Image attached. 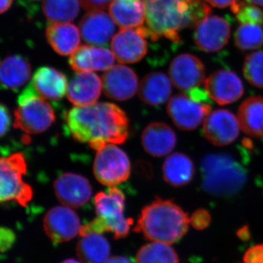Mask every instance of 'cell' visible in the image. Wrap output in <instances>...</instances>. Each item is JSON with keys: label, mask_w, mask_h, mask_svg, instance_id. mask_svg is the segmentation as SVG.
<instances>
[{"label": "cell", "mask_w": 263, "mask_h": 263, "mask_svg": "<svg viewBox=\"0 0 263 263\" xmlns=\"http://www.w3.org/2000/svg\"><path fill=\"white\" fill-rule=\"evenodd\" d=\"M200 167L202 188L214 196H234L247 182L246 169L233 156L228 154L205 155Z\"/></svg>", "instance_id": "277c9868"}, {"label": "cell", "mask_w": 263, "mask_h": 263, "mask_svg": "<svg viewBox=\"0 0 263 263\" xmlns=\"http://www.w3.org/2000/svg\"><path fill=\"white\" fill-rule=\"evenodd\" d=\"M79 0H43V14L51 23L72 22L80 10Z\"/></svg>", "instance_id": "f546056e"}, {"label": "cell", "mask_w": 263, "mask_h": 263, "mask_svg": "<svg viewBox=\"0 0 263 263\" xmlns=\"http://www.w3.org/2000/svg\"><path fill=\"white\" fill-rule=\"evenodd\" d=\"M15 235L8 228H1V251L5 252L12 247L15 241Z\"/></svg>", "instance_id": "ab89813d"}, {"label": "cell", "mask_w": 263, "mask_h": 263, "mask_svg": "<svg viewBox=\"0 0 263 263\" xmlns=\"http://www.w3.org/2000/svg\"><path fill=\"white\" fill-rule=\"evenodd\" d=\"M27 162L22 153H14L3 157L0 162V200L13 201L26 207L33 197L30 185L24 182Z\"/></svg>", "instance_id": "8992f818"}, {"label": "cell", "mask_w": 263, "mask_h": 263, "mask_svg": "<svg viewBox=\"0 0 263 263\" xmlns=\"http://www.w3.org/2000/svg\"><path fill=\"white\" fill-rule=\"evenodd\" d=\"M14 111V127L29 135L41 134L55 122L56 116L51 105L38 96L31 83L18 98Z\"/></svg>", "instance_id": "5b68a950"}, {"label": "cell", "mask_w": 263, "mask_h": 263, "mask_svg": "<svg viewBox=\"0 0 263 263\" xmlns=\"http://www.w3.org/2000/svg\"><path fill=\"white\" fill-rule=\"evenodd\" d=\"M237 117L243 133L253 138H262V97H250L245 100L240 104Z\"/></svg>", "instance_id": "83f0119b"}, {"label": "cell", "mask_w": 263, "mask_h": 263, "mask_svg": "<svg viewBox=\"0 0 263 263\" xmlns=\"http://www.w3.org/2000/svg\"><path fill=\"white\" fill-rule=\"evenodd\" d=\"M28 1H37V0H28Z\"/></svg>", "instance_id": "bcb514c9"}, {"label": "cell", "mask_w": 263, "mask_h": 263, "mask_svg": "<svg viewBox=\"0 0 263 263\" xmlns=\"http://www.w3.org/2000/svg\"><path fill=\"white\" fill-rule=\"evenodd\" d=\"M30 83L38 96L46 100H61L69 84L65 74L51 67L38 68Z\"/></svg>", "instance_id": "7402d4cb"}, {"label": "cell", "mask_w": 263, "mask_h": 263, "mask_svg": "<svg viewBox=\"0 0 263 263\" xmlns=\"http://www.w3.org/2000/svg\"><path fill=\"white\" fill-rule=\"evenodd\" d=\"M235 44L240 51L257 49L263 43V30L257 24H241L234 36Z\"/></svg>", "instance_id": "1f68e13d"}, {"label": "cell", "mask_w": 263, "mask_h": 263, "mask_svg": "<svg viewBox=\"0 0 263 263\" xmlns=\"http://www.w3.org/2000/svg\"><path fill=\"white\" fill-rule=\"evenodd\" d=\"M105 232H109V228L106 223L97 216L96 219L90 221L85 226H81L80 235L90 234V233H97V234H103Z\"/></svg>", "instance_id": "d590c367"}, {"label": "cell", "mask_w": 263, "mask_h": 263, "mask_svg": "<svg viewBox=\"0 0 263 263\" xmlns=\"http://www.w3.org/2000/svg\"><path fill=\"white\" fill-rule=\"evenodd\" d=\"M238 117L230 110L218 109L205 118L202 132L208 141L216 146H226L234 142L239 135Z\"/></svg>", "instance_id": "8fae6325"}, {"label": "cell", "mask_w": 263, "mask_h": 263, "mask_svg": "<svg viewBox=\"0 0 263 263\" xmlns=\"http://www.w3.org/2000/svg\"><path fill=\"white\" fill-rule=\"evenodd\" d=\"M136 263H179V259L170 245L152 242L139 249L136 255Z\"/></svg>", "instance_id": "4dcf8cb0"}, {"label": "cell", "mask_w": 263, "mask_h": 263, "mask_svg": "<svg viewBox=\"0 0 263 263\" xmlns=\"http://www.w3.org/2000/svg\"><path fill=\"white\" fill-rule=\"evenodd\" d=\"M105 263H132L127 257L123 256H115L110 257Z\"/></svg>", "instance_id": "b9f144b4"}, {"label": "cell", "mask_w": 263, "mask_h": 263, "mask_svg": "<svg viewBox=\"0 0 263 263\" xmlns=\"http://www.w3.org/2000/svg\"><path fill=\"white\" fill-rule=\"evenodd\" d=\"M79 26L85 42L98 46H107L116 31L113 18L103 10L86 13Z\"/></svg>", "instance_id": "d6986e66"}, {"label": "cell", "mask_w": 263, "mask_h": 263, "mask_svg": "<svg viewBox=\"0 0 263 263\" xmlns=\"http://www.w3.org/2000/svg\"><path fill=\"white\" fill-rule=\"evenodd\" d=\"M148 37L146 26L136 29H122L112 38V52L119 63L133 64L146 56Z\"/></svg>", "instance_id": "30bf717a"}, {"label": "cell", "mask_w": 263, "mask_h": 263, "mask_svg": "<svg viewBox=\"0 0 263 263\" xmlns=\"http://www.w3.org/2000/svg\"><path fill=\"white\" fill-rule=\"evenodd\" d=\"M65 121L74 139L89 143L95 151L108 143L122 144L128 138L127 116L114 103H97L89 106L74 107L65 114Z\"/></svg>", "instance_id": "6da1fadb"}, {"label": "cell", "mask_w": 263, "mask_h": 263, "mask_svg": "<svg viewBox=\"0 0 263 263\" xmlns=\"http://www.w3.org/2000/svg\"><path fill=\"white\" fill-rule=\"evenodd\" d=\"M109 12L115 23L122 29L143 27L146 19L143 0H113Z\"/></svg>", "instance_id": "d4e9b609"}, {"label": "cell", "mask_w": 263, "mask_h": 263, "mask_svg": "<svg viewBox=\"0 0 263 263\" xmlns=\"http://www.w3.org/2000/svg\"><path fill=\"white\" fill-rule=\"evenodd\" d=\"M211 214L205 209H198L193 213L190 217V224L195 229L202 230L205 229L211 223Z\"/></svg>", "instance_id": "e575fe53"}, {"label": "cell", "mask_w": 263, "mask_h": 263, "mask_svg": "<svg viewBox=\"0 0 263 263\" xmlns=\"http://www.w3.org/2000/svg\"><path fill=\"white\" fill-rule=\"evenodd\" d=\"M93 172L96 179L104 186H117L130 176V161L117 144L108 143L97 151Z\"/></svg>", "instance_id": "52a82bcc"}, {"label": "cell", "mask_w": 263, "mask_h": 263, "mask_svg": "<svg viewBox=\"0 0 263 263\" xmlns=\"http://www.w3.org/2000/svg\"><path fill=\"white\" fill-rule=\"evenodd\" d=\"M243 263H263V245L253 246L247 249Z\"/></svg>", "instance_id": "8d00e7d4"}, {"label": "cell", "mask_w": 263, "mask_h": 263, "mask_svg": "<svg viewBox=\"0 0 263 263\" xmlns=\"http://www.w3.org/2000/svg\"><path fill=\"white\" fill-rule=\"evenodd\" d=\"M53 190L59 201L71 209L82 207L92 195L89 180L73 173L60 175L53 182Z\"/></svg>", "instance_id": "9a60e30c"}, {"label": "cell", "mask_w": 263, "mask_h": 263, "mask_svg": "<svg viewBox=\"0 0 263 263\" xmlns=\"http://www.w3.org/2000/svg\"><path fill=\"white\" fill-rule=\"evenodd\" d=\"M230 24L218 15H209L195 27L194 41L199 49L214 53L226 46L230 39Z\"/></svg>", "instance_id": "5bb4252c"}, {"label": "cell", "mask_w": 263, "mask_h": 263, "mask_svg": "<svg viewBox=\"0 0 263 263\" xmlns=\"http://www.w3.org/2000/svg\"><path fill=\"white\" fill-rule=\"evenodd\" d=\"M204 85L209 97L220 105L236 102L245 92L240 78L229 70L215 71L205 79Z\"/></svg>", "instance_id": "e0dca14e"}, {"label": "cell", "mask_w": 263, "mask_h": 263, "mask_svg": "<svg viewBox=\"0 0 263 263\" xmlns=\"http://www.w3.org/2000/svg\"><path fill=\"white\" fill-rule=\"evenodd\" d=\"M0 113H1V137L5 136L9 131L10 125H11V117L8 108L4 105L1 104L0 105Z\"/></svg>", "instance_id": "f35d334b"}, {"label": "cell", "mask_w": 263, "mask_h": 263, "mask_svg": "<svg viewBox=\"0 0 263 263\" xmlns=\"http://www.w3.org/2000/svg\"><path fill=\"white\" fill-rule=\"evenodd\" d=\"M172 81L162 72L147 74L139 84L138 95L143 103L160 106L168 101L172 94Z\"/></svg>", "instance_id": "603a6c76"}, {"label": "cell", "mask_w": 263, "mask_h": 263, "mask_svg": "<svg viewBox=\"0 0 263 263\" xmlns=\"http://www.w3.org/2000/svg\"><path fill=\"white\" fill-rule=\"evenodd\" d=\"M32 68L27 59L20 55L7 57L0 65V81L3 89L16 91L31 79Z\"/></svg>", "instance_id": "cb8c5ba5"}, {"label": "cell", "mask_w": 263, "mask_h": 263, "mask_svg": "<svg viewBox=\"0 0 263 263\" xmlns=\"http://www.w3.org/2000/svg\"><path fill=\"white\" fill-rule=\"evenodd\" d=\"M62 263H81L79 262V261L76 260V259H66V260L63 261Z\"/></svg>", "instance_id": "f6af8a7d"}, {"label": "cell", "mask_w": 263, "mask_h": 263, "mask_svg": "<svg viewBox=\"0 0 263 263\" xmlns=\"http://www.w3.org/2000/svg\"><path fill=\"white\" fill-rule=\"evenodd\" d=\"M190 217L172 200L156 199L142 209L134 231L153 242L172 245L187 233Z\"/></svg>", "instance_id": "3957f363"}, {"label": "cell", "mask_w": 263, "mask_h": 263, "mask_svg": "<svg viewBox=\"0 0 263 263\" xmlns=\"http://www.w3.org/2000/svg\"><path fill=\"white\" fill-rule=\"evenodd\" d=\"M113 0H80L83 8L89 11L103 10L110 6Z\"/></svg>", "instance_id": "74e56055"}, {"label": "cell", "mask_w": 263, "mask_h": 263, "mask_svg": "<svg viewBox=\"0 0 263 263\" xmlns=\"http://www.w3.org/2000/svg\"><path fill=\"white\" fill-rule=\"evenodd\" d=\"M162 174L166 183L174 187H181L193 179L195 175V164L185 154H171L164 161Z\"/></svg>", "instance_id": "4316f807"}, {"label": "cell", "mask_w": 263, "mask_h": 263, "mask_svg": "<svg viewBox=\"0 0 263 263\" xmlns=\"http://www.w3.org/2000/svg\"><path fill=\"white\" fill-rule=\"evenodd\" d=\"M209 5L219 8H226L232 7L240 0H205Z\"/></svg>", "instance_id": "60d3db41"}, {"label": "cell", "mask_w": 263, "mask_h": 263, "mask_svg": "<svg viewBox=\"0 0 263 263\" xmlns=\"http://www.w3.org/2000/svg\"><path fill=\"white\" fill-rule=\"evenodd\" d=\"M12 3H13V0H1V4H0V6H1V9H0L1 13H4L5 12L9 9L10 6H11Z\"/></svg>", "instance_id": "7bdbcfd3"}, {"label": "cell", "mask_w": 263, "mask_h": 263, "mask_svg": "<svg viewBox=\"0 0 263 263\" xmlns=\"http://www.w3.org/2000/svg\"><path fill=\"white\" fill-rule=\"evenodd\" d=\"M116 57L107 48L84 45L71 54L69 64L76 72L107 71L114 67Z\"/></svg>", "instance_id": "ffe728a7"}, {"label": "cell", "mask_w": 263, "mask_h": 263, "mask_svg": "<svg viewBox=\"0 0 263 263\" xmlns=\"http://www.w3.org/2000/svg\"><path fill=\"white\" fill-rule=\"evenodd\" d=\"M167 111L178 129L191 131L204 122L212 112V106L194 101L188 95L178 94L170 99Z\"/></svg>", "instance_id": "9c48e42d"}, {"label": "cell", "mask_w": 263, "mask_h": 263, "mask_svg": "<svg viewBox=\"0 0 263 263\" xmlns=\"http://www.w3.org/2000/svg\"><path fill=\"white\" fill-rule=\"evenodd\" d=\"M105 96L117 101H126L138 91V76L127 66L114 65L102 77Z\"/></svg>", "instance_id": "2e32d148"}, {"label": "cell", "mask_w": 263, "mask_h": 263, "mask_svg": "<svg viewBox=\"0 0 263 263\" xmlns=\"http://www.w3.org/2000/svg\"><path fill=\"white\" fill-rule=\"evenodd\" d=\"M76 254L82 263H105L110 258V247L101 234L90 233L81 236Z\"/></svg>", "instance_id": "f1b7e54d"}, {"label": "cell", "mask_w": 263, "mask_h": 263, "mask_svg": "<svg viewBox=\"0 0 263 263\" xmlns=\"http://www.w3.org/2000/svg\"><path fill=\"white\" fill-rule=\"evenodd\" d=\"M169 76L175 87L181 91H189L205 82V67L198 57L190 53H182L171 62Z\"/></svg>", "instance_id": "7c38bea8"}, {"label": "cell", "mask_w": 263, "mask_h": 263, "mask_svg": "<svg viewBox=\"0 0 263 263\" xmlns=\"http://www.w3.org/2000/svg\"><path fill=\"white\" fill-rule=\"evenodd\" d=\"M79 29L72 24L52 23L46 28L50 46L59 54L67 56L79 48L81 43Z\"/></svg>", "instance_id": "484cf974"}, {"label": "cell", "mask_w": 263, "mask_h": 263, "mask_svg": "<svg viewBox=\"0 0 263 263\" xmlns=\"http://www.w3.org/2000/svg\"><path fill=\"white\" fill-rule=\"evenodd\" d=\"M231 10L241 24L263 23V11L258 7L249 2L239 1L231 7Z\"/></svg>", "instance_id": "836d02e7"}, {"label": "cell", "mask_w": 263, "mask_h": 263, "mask_svg": "<svg viewBox=\"0 0 263 263\" xmlns=\"http://www.w3.org/2000/svg\"><path fill=\"white\" fill-rule=\"evenodd\" d=\"M146 8L148 38L165 37L179 42V32L210 15V7L202 0H143Z\"/></svg>", "instance_id": "7a4b0ae2"}, {"label": "cell", "mask_w": 263, "mask_h": 263, "mask_svg": "<svg viewBox=\"0 0 263 263\" xmlns=\"http://www.w3.org/2000/svg\"><path fill=\"white\" fill-rule=\"evenodd\" d=\"M125 197L119 189L109 187L107 192H100L95 195V210L98 217L103 219L114 233L116 239L124 238L129 234L133 226L131 218L124 216Z\"/></svg>", "instance_id": "ba28073f"}, {"label": "cell", "mask_w": 263, "mask_h": 263, "mask_svg": "<svg viewBox=\"0 0 263 263\" xmlns=\"http://www.w3.org/2000/svg\"><path fill=\"white\" fill-rule=\"evenodd\" d=\"M249 3H252L254 5H259L263 7V0H247Z\"/></svg>", "instance_id": "ee69618b"}, {"label": "cell", "mask_w": 263, "mask_h": 263, "mask_svg": "<svg viewBox=\"0 0 263 263\" xmlns=\"http://www.w3.org/2000/svg\"><path fill=\"white\" fill-rule=\"evenodd\" d=\"M176 143V133L165 123H151L142 133V146L148 155L155 157L169 155L174 149Z\"/></svg>", "instance_id": "44dd1931"}, {"label": "cell", "mask_w": 263, "mask_h": 263, "mask_svg": "<svg viewBox=\"0 0 263 263\" xmlns=\"http://www.w3.org/2000/svg\"><path fill=\"white\" fill-rule=\"evenodd\" d=\"M103 90L102 79L93 72H77L68 84L67 98L75 107L98 103Z\"/></svg>", "instance_id": "ac0fdd59"}, {"label": "cell", "mask_w": 263, "mask_h": 263, "mask_svg": "<svg viewBox=\"0 0 263 263\" xmlns=\"http://www.w3.org/2000/svg\"><path fill=\"white\" fill-rule=\"evenodd\" d=\"M43 227L48 238L57 243L73 239L80 234L81 228L77 214L65 205L50 209L43 219Z\"/></svg>", "instance_id": "4fadbf2b"}, {"label": "cell", "mask_w": 263, "mask_h": 263, "mask_svg": "<svg viewBox=\"0 0 263 263\" xmlns=\"http://www.w3.org/2000/svg\"><path fill=\"white\" fill-rule=\"evenodd\" d=\"M243 73L249 84L263 89V51H255L246 57Z\"/></svg>", "instance_id": "d6a6232c"}]
</instances>
